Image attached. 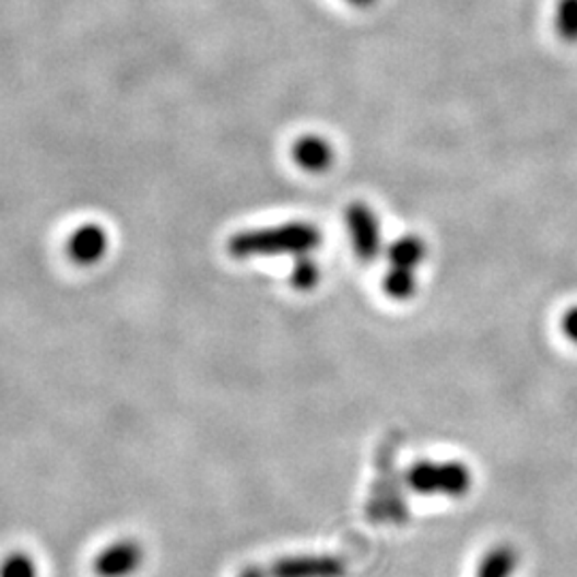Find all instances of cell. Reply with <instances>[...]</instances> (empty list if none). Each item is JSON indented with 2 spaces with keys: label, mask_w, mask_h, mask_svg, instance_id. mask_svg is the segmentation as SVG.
Segmentation results:
<instances>
[{
  "label": "cell",
  "mask_w": 577,
  "mask_h": 577,
  "mask_svg": "<svg viewBox=\"0 0 577 577\" xmlns=\"http://www.w3.org/2000/svg\"><path fill=\"white\" fill-rule=\"evenodd\" d=\"M321 244V232L310 223H283L261 229H248L232 236L227 250L234 259L308 255Z\"/></svg>",
  "instance_id": "obj_1"
},
{
  "label": "cell",
  "mask_w": 577,
  "mask_h": 577,
  "mask_svg": "<svg viewBox=\"0 0 577 577\" xmlns=\"http://www.w3.org/2000/svg\"><path fill=\"white\" fill-rule=\"evenodd\" d=\"M409 485L422 494L462 496L471 487V471L460 462H420L409 471Z\"/></svg>",
  "instance_id": "obj_2"
},
{
  "label": "cell",
  "mask_w": 577,
  "mask_h": 577,
  "mask_svg": "<svg viewBox=\"0 0 577 577\" xmlns=\"http://www.w3.org/2000/svg\"><path fill=\"white\" fill-rule=\"evenodd\" d=\"M344 223L351 236V244L355 255L370 263L384 244V234H381V225L377 214L373 212V208L368 203L355 201L344 210Z\"/></svg>",
  "instance_id": "obj_3"
},
{
  "label": "cell",
  "mask_w": 577,
  "mask_h": 577,
  "mask_svg": "<svg viewBox=\"0 0 577 577\" xmlns=\"http://www.w3.org/2000/svg\"><path fill=\"white\" fill-rule=\"evenodd\" d=\"M268 574L272 577H342L344 565L334 556H295L274 563Z\"/></svg>",
  "instance_id": "obj_4"
},
{
  "label": "cell",
  "mask_w": 577,
  "mask_h": 577,
  "mask_svg": "<svg viewBox=\"0 0 577 577\" xmlns=\"http://www.w3.org/2000/svg\"><path fill=\"white\" fill-rule=\"evenodd\" d=\"M109 248V238L101 225H82L67 240V252L78 266L98 263Z\"/></svg>",
  "instance_id": "obj_5"
},
{
  "label": "cell",
  "mask_w": 577,
  "mask_h": 577,
  "mask_svg": "<svg viewBox=\"0 0 577 577\" xmlns=\"http://www.w3.org/2000/svg\"><path fill=\"white\" fill-rule=\"evenodd\" d=\"M291 158L304 172L321 174L334 163V148L319 136H304L291 148Z\"/></svg>",
  "instance_id": "obj_6"
},
{
  "label": "cell",
  "mask_w": 577,
  "mask_h": 577,
  "mask_svg": "<svg viewBox=\"0 0 577 577\" xmlns=\"http://www.w3.org/2000/svg\"><path fill=\"white\" fill-rule=\"evenodd\" d=\"M140 563L142 550L131 541H122L107 547L96 558V574L103 577H127L138 569Z\"/></svg>",
  "instance_id": "obj_7"
},
{
  "label": "cell",
  "mask_w": 577,
  "mask_h": 577,
  "mask_svg": "<svg viewBox=\"0 0 577 577\" xmlns=\"http://www.w3.org/2000/svg\"><path fill=\"white\" fill-rule=\"evenodd\" d=\"M426 250H428L426 242L420 236H402L400 240L389 244L387 259H389V266L393 268H407V270L417 272V268L426 259Z\"/></svg>",
  "instance_id": "obj_8"
},
{
  "label": "cell",
  "mask_w": 577,
  "mask_h": 577,
  "mask_svg": "<svg viewBox=\"0 0 577 577\" xmlns=\"http://www.w3.org/2000/svg\"><path fill=\"white\" fill-rule=\"evenodd\" d=\"M384 291L391 299H398V302L411 299L417 291V272L389 266L384 279Z\"/></svg>",
  "instance_id": "obj_9"
},
{
  "label": "cell",
  "mask_w": 577,
  "mask_h": 577,
  "mask_svg": "<svg viewBox=\"0 0 577 577\" xmlns=\"http://www.w3.org/2000/svg\"><path fill=\"white\" fill-rule=\"evenodd\" d=\"M518 565V554L503 545L492 550L483 561H481L480 574L478 577H509L514 574Z\"/></svg>",
  "instance_id": "obj_10"
},
{
  "label": "cell",
  "mask_w": 577,
  "mask_h": 577,
  "mask_svg": "<svg viewBox=\"0 0 577 577\" xmlns=\"http://www.w3.org/2000/svg\"><path fill=\"white\" fill-rule=\"evenodd\" d=\"M321 279V270H319V263L306 255H299L295 257V263H293V270H291V285L297 288V291H310L313 287H317Z\"/></svg>",
  "instance_id": "obj_11"
},
{
  "label": "cell",
  "mask_w": 577,
  "mask_h": 577,
  "mask_svg": "<svg viewBox=\"0 0 577 577\" xmlns=\"http://www.w3.org/2000/svg\"><path fill=\"white\" fill-rule=\"evenodd\" d=\"M556 33L565 44H577V0H558Z\"/></svg>",
  "instance_id": "obj_12"
},
{
  "label": "cell",
  "mask_w": 577,
  "mask_h": 577,
  "mask_svg": "<svg viewBox=\"0 0 577 577\" xmlns=\"http://www.w3.org/2000/svg\"><path fill=\"white\" fill-rule=\"evenodd\" d=\"M0 577H37V572H35V565L31 563V558L15 554L2 563Z\"/></svg>",
  "instance_id": "obj_13"
},
{
  "label": "cell",
  "mask_w": 577,
  "mask_h": 577,
  "mask_svg": "<svg viewBox=\"0 0 577 577\" xmlns=\"http://www.w3.org/2000/svg\"><path fill=\"white\" fill-rule=\"evenodd\" d=\"M561 330H563L565 337L569 338L572 342H576L577 344V306L569 308V310L563 315Z\"/></svg>",
  "instance_id": "obj_14"
},
{
  "label": "cell",
  "mask_w": 577,
  "mask_h": 577,
  "mask_svg": "<svg viewBox=\"0 0 577 577\" xmlns=\"http://www.w3.org/2000/svg\"><path fill=\"white\" fill-rule=\"evenodd\" d=\"M349 4H353V7H357V9H370L377 0H346Z\"/></svg>",
  "instance_id": "obj_15"
},
{
  "label": "cell",
  "mask_w": 577,
  "mask_h": 577,
  "mask_svg": "<svg viewBox=\"0 0 577 577\" xmlns=\"http://www.w3.org/2000/svg\"><path fill=\"white\" fill-rule=\"evenodd\" d=\"M240 577H266V572L259 567H248L246 572H242Z\"/></svg>",
  "instance_id": "obj_16"
}]
</instances>
